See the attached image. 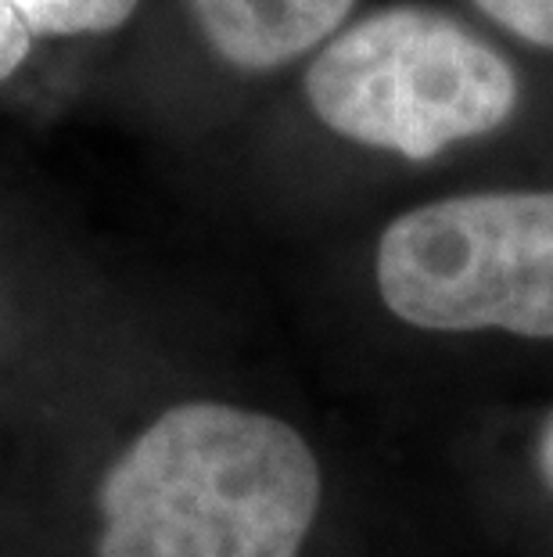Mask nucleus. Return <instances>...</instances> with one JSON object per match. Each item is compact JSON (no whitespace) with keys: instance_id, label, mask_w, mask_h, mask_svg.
Wrapping results in <instances>:
<instances>
[{"instance_id":"obj_3","label":"nucleus","mask_w":553,"mask_h":557,"mask_svg":"<svg viewBox=\"0 0 553 557\" xmlns=\"http://www.w3.org/2000/svg\"><path fill=\"white\" fill-rule=\"evenodd\" d=\"M374 288L420 331L553 338V184L439 191L374 234Z\"/></svg>"},{"instance_id":"obj_8","label":"nucleus","mask_w":553,"mask_h":557,"mask_svg":"<svg viewBox=\"0 0 553 557\" xmlns=\"http://www.w3.org/2000/svg\"><path fill=\"white\" fill-rule=\"evenodd\" d=\"M536 465H539V479H543V482H546V490L553 493V410L546 413L543 429H539Z\"/></svg>"},{"instance_id":"obj_4","label":"nucleus","mask_w":553,"mask_h":557,"mask_svg":"<svg viewBox=\"0 0 553 557\" xmlns=\"http://www.w3.org/2000/svg\"><path fill=\"white\" fill-rule=\"evenodd\" d=\"M184 29L223 73H299L367 0H173Z\"/></svg>"},{"instance_id":"obj_7","label":"nucleus","mask_w":553,"mask_h":557,"mask_svg":"<svg viewBox=\"0 0 553 557\" xmlns=\"http://www.w3.org/2000/svg\"><path fill=\"white\" fill-rule=\"evenodd\" d=\"M33 33L26 26V18L18 15L11 0H0V79L15 76L18 65L26 62L33 51Z\"/></svg>"},{"instance_id":"obj_6","label":"nucleus","mask_w":553,"mask_h":557,"mask_svg":"<svg viewBox=\"0 0 553 557\" xmlns=\"http://www.w3.org/2000/svg\"><path fill=\"white\" fill-rule=\"evenodd\" d=\"M503 44L553 65V0H453Z\"/></svg>"},{"instance_id":"obj_1","label":"nucleus","mask_w":553,"mask_h":557,"mask_svg":"<svg viewBox=\"0 0 553 557\" xmlns=\"http://www.w3.org/2000/svg\"><path fill=\"white\" fill-rule=\"evenodd\" d=\"M543 73L453 0H367L299 69V101L349 156L431 170L525 129Z\"/></svg>"},{"instance_id":"obj_5","label":"nucleus","mask_w":553,"mask_h":557,"mask_svg":"<svg viewBox=\"0 0 553 557\" xmlns=\"http://www.w3.org/2000/svg\"><path fill=\"white\" fill-rule=\"evenodd\" d=\"M33 37H109L129 26L148 0H11Z\"/></svg>"},{"instance_id":"obj_2","label":"nucleus","mask_w":553,"mask_h":557,"mask_svg":"<svg viewBox=\"0 0 553 557\" xmlns=\"http://www.w3.org/2000/svg\"><path fill=\"white\" fill-rule=\"evenodd\" d=\"M321 465L291 424L184 403L144 429L101 485V557H299Z\"/></svg>"}]
</instances>
